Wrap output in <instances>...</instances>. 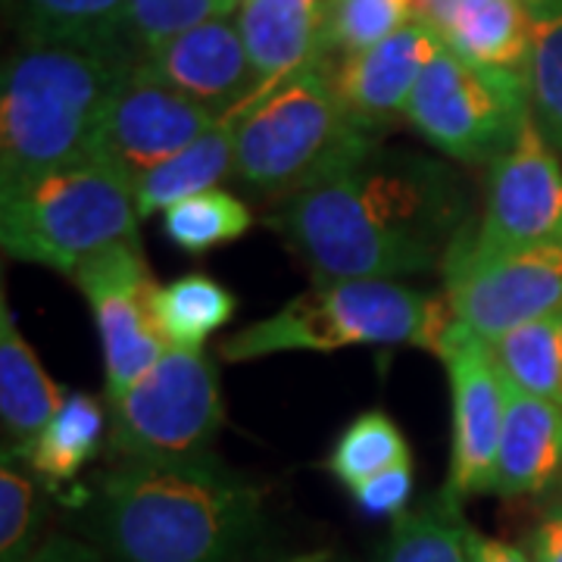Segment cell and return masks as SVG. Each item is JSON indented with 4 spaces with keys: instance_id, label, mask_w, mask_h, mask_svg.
I'll return each mask as SVG.
<instances>
[{
    "instance_id": "cell-1",
    "label": "cell",
    "mask_w": 562,
    "mask_h": 562,
    "mask_svg": "<svg viewBox=\"0 0 562 562\" xmlns=\"http://www.w3.org/2000/svg\"><path fill=\"white\" fill-rule=\"evenodd\" d=\"M269 225L316 279L397 281L441 269L469 220L465 191L443 162L375 147L284 198Z\"/></svg>"
},
{
    "instance_id": "cell-2",
    "label": "cell",
    "mask_w": 562,
    "mask_h": 562,
    "mask_svg": "<svg viewBox=\"0 0 562 562\" xmlns=\"http://www.w3.org/2000/svg\"><path fill=\"white\" fill-rule=\"evenodd\" d=\"M262 491L216 457L116 462L94 531L116 562H232L260 525Z\"/></svg>"
},
{
    "instance_id": "cell-3",
    "label": "cell",
    "mask_w": 562,
    "mask_h": 562,
    "mask_svg": "<svg viewBox=\"0 0 562 562\" xmlns=\"http://www.w3.org/2000/svg\"><path fill=\"white\" fill-rule=\"evenodd\" d=\"M138 60L132 44L20 41L0 76V188L91 157Z\"/></svg>"
},
{
    "instance_id": "cell-4",
    "label": "cell",
    "mask_w": 562,
    "mask_h": 562,
    "mask_svg": "<svg viewBox=\"0 0 562 562\" xmlns=\"http://www.w3.org/2000/svg\"><path fill=\"white\" fill-rule=\"evenodd\" d=\"M453 325L447 297L391 279H316L266 319L225 338V362L276 353H335L344 347H419L438 357Z\"/></svg>"
},
{
    "instance_id": "cell-5",
    "label": "cell",
    "mask_w": 562,
    "mask_h": 562,
    "mask_svg": "<svg viewBox=\"0 0 562 562\" xmlns=\"http://www.w3.org/2000/svg\"><path fill=\"white\" fill-rule=\"evenodd\" d=\"M235 116V176L260 194L294 198L319 181L350 169L379 144L347 113L331 69L316 63L257 101H244Z\"/></svg>"
},
{
    "instance_id": "cell-6",
    "label": "cell",
    "mask_w": 562,
    "mask_h": 562,
    "mask_svg": "<svg viewBox=\"0 0 562 562\" xmlns=\"http://www.w3.org/2000/svg\"><path fill=\"white\" fill-rule=\"evenodd\" d=\"M138 225L135 181L98 157L0 188L3 254L69 279L106 247L140 241Z\"/></svg>"
},
{
    "instance_id": "cell-7",
    "label": "cell",
    "mask_w": 562,
    "mask_h": 562,
    "mask_svg": "<svg viewBox=\"0 0 562 562\" xmlns=\"http://www.w3.org/2000/svg\"><path fill=\"white\" fill-rule=\"evenodd\" d=\"M110 460H184L216 441L225 403L216 362L203 350L166 347L138 382L106 401Z\"/></svg>"
},
{
    "instance_id": "cell-8",
    "label": "cell",
    "mask_w": 562,
    "mask_h": 562,
    "mask_svg": "<svg viewBox=\"0 0 562 562\" xmlns=\"http://www.w3.org/2000/svg\"><path fill=\"white\" fill-rule=\"evenodd\" d=\"M528 79L443 47L422 72L403 120L450 160L494 162L531 120Z\"/></svg>"
},
{
    "instance_id": "cell-9",
    "label": "cell",
    "mask_w": 562,
    "mask_h": 562,
    "mask_svg": "<svg viewBox=\"0 0 562 562\" xmlns=\"http://www.w3.org/2000/svg\"><path fill=\"white\" fill-rule=\"evenodd\" d=\"M543 244H562V162L531 116L516 144L491 162L482 220L462 228L443 266L484 262Z\"/></svg>"
},
{
    "instance_id": "cell-10",
    "label": "cell",
    "mask_w": 562,
    "mask_h": 562,
    "mask_svg": "<svg viewBox=\"0 0 562 562\" xmlns=\"http://www.w3.org/2000/svg\"><path fill=\"white\" fill-rule=\"evenodd\" d=\"M72 281L88 301L103 353V397L116 401L166 353L154 325L157 281L144 260L140 241H122L85 260Z\"/></svg>"
},
{
    "instance_id": "cell-11",
    "label": "cell",
    "mask_w": 562,
    "mask_h": 562,
    "mask_svg": "<svg viewBox=\"0 0 562 562\" xmlns=\"http://www.w3.org/2000/svg\"><path fill=\"white\" fill-rule=\"evenodd\" d=\"M438 360L450 379V469L443 497L460 506L469 497L491 494L501 453L506 379L491 344L479 341L457 322L443 338Z\"/></svg>"
},
{
    "instance_id": "cell-12",
    "label": "cell",
    "mask_w": 562,
    "mask_h": 562,
    "mask_svg": "<svg viewBox=\"0 0 562 562\" xmlns=\"http://www.w3.org/2000/svg\"><path fill=\"white\" fill-rule=\"evenodd\" d=\"M441 272L453 322L484 344L562 310V244L484 262H447Z\"/></svg>"
},
{
    "instance_id": "cell-13",
    "label": "cell",
    "mask_w": 562,
    "mask_h": 562,
    "mask_svg": "<svg viewBox=\"0 0 562 562\" xmlns=\"http://www.w3.org/2000/svg\"><path fill=\"white\" fill-rule=\"evenodd\" d=\"M222 116L225 113L144 76L135 66L103 116L91 157L138 181L206 135Z\"/></svg>"
},
{
    "instance_id": "cell-14",
    "label": "cell",
    "mask_w": 562,
    "mask_h": 562,
    "mask_svg": "<svg viewBox=\"0 0 562 562\" xmlns=\"http://www.w3.org/2000/svg\"><path fill=\"white\" fill-rule=\"evenodd\" d=\"M443 38L425 22L413 20L382 44L341 57L331 69L335 91L347 113L366 132H382L403 120L406 103L413 98L422 72L441 54Z\"/></svg>"
},
{
    "instance_id": "cell-15",
    "label": "cell",
    "mask_w": 562,
    "mask_h": 562,
    "mask_svg": "<svg viewBox=\"0 0 562 562\" xmlns=\"http://www.w3.org/2000/svg\"><path fill=\"white\" fill-rule=\"evenodd\" d=\"M138 69L220 113H232L257 88L241 29L232 16L201 22L150 47L140 54Z\"/></svg>"
},
{
    "instance_id": "cell-16",
    "label": "cell",
    "mask_w": 562,
    "mask_h": 562,
    "mask_svg": "<svg viewBox=\"0 0 562 562\" xmlns=\"http://www.w3.org/2000/svg\"><path fill=\"white\" fill-rule=\"evenodd\" d=\"M235 16L257 79L247 101L325 63V0H241Z\"/></svg>"
},
{
    "instance_id": "cell-17",
    "label": "cell",
    "mask_w": 562,
    "mask_h": 562,
    "mask_svg": "<svg viewBox=\"0 0 562 562\" xmlns=\"http://www.w3.org/2000/svg\"><path fill=\"white\" fill-rule=\"evenodd\" d=\"M506 379V375H503ZM562 475V406L525 394L506 382L501 453L491 494H541Z\"/></svg>"
},
{
    "instance_id": "cell-18",
    "label": "cell",
    "mask_w": 562,
    "mask_h": 562,
    "mask_svg": "<svg viewBox=\"0 0 562 562\" xmlns=\"http://www.w3.org/2000/svg\"><path fill=\"white\" fill-rule=\"evenodd\" d=\"M66 391L47 375L32 344L22 338L7 297L0 301V425L3 453L25 457V450L54 419Z\"/></svg>"
},
{
    "instance_id": "cell-19",
    "label": "cell",
    "mask_w": 562,
    "mask_h": 562,
    "mask_svg": "<svg viewBox=\"0 0 562 562\" xmlns=\"http://www.w3.org/2000/svg\"><path fill=\"white\" fill-rule=\"evenodd\" d=\"M232 172H235V116L225 113L206 135L135 181L140 222L150 220L154 213H166L169 206L194 194L220 188V181Z\"/></svg>"
},
{
    "instance_id": "cell-20",
    "label": "cell",
    "mask_w": 562,
    "mask_h": 562,
    "mask_svg": "<svg viewBox=\"0 0 562 562\" xmlns=\"http://www.w3.org/2000/svg\"><path fill=\"white\" fill-rule=\"evenodd\" d=\"M110 431L106 406L91 394H66L54 419L44 425L22 460L47 491H60L101 453Z\"/></svg>"
},
{
    "instance_id": "cell-21",
    "label": "cell",
    "mask_w": 562,
    "mask_h": 562,
    "mask_svg": "<svg viewBox=\"0 0 562 562\" xmlns=\"http://www.w3.org/2000/svg\"><path fill=\"white\" fill-rule=\"evenodd\" d=\"M154 325L166 347L203 350L220 328L235 319L238 297L206 272H188L154 291Z\"/></svg>"
},
{
    "instance_id": "cell-22",
    "label": "cell",
    "mask_w": 562,
    "mask_h": 562,
    "mask_svg": "<svg viewBox=\"0 0 562 562\" xmlns=\"http://www.w3.org/2000/svg\"><path fill=\"white\" fill-rule=\"evenodd\" d=\"M20 41L132 44L128 0H7Z\"/></svg>"
},
{
    "instance_id": "cell-23",
    "label": "cell",
    "mask_w": 562,
    "mask_h": 562,
    "mask_svg": "<svg viewBox=\"0 0 562 562\" xmlns=\"http://www.w3.org/2000/svg\"><path fill=\"white\" fill-rule=\"evenodd\" d=\"M531 25L525 0H482L450 32H443V44L465 60L525 72Z\"/></svg>"
},
{
    "instance_id": "cell-24",
    "label": "cell",
    "mask_w": 562,
    "mask_h": 562,
    "mask_svg": "<svg viewBox=\"0 0 562 562\" xmlns=\"http://www.w3.org/2000/svg\"><path fill=\"white\" fill-rule=\"evenodd\" d=\"M491 350L506 382L562 406V310L506 331Z\"/></svg>"
},
{
    "instance_id": "cell-25",
    "label": "cell",
    "mask_w": 562,
    "mask_h": 562,
    "mask_svg": "<svg viewBox=\"0 0 562 562\" xmlns=\"http://www.w3.org/2000/svg\"><path fill=\"white\" fill-rule=\"evenodd\" d=\"M254 228L250 206L232 191L210 188L162 213V235L181 254L201 257L216 247L235 244Z\"/></svg>"
},
{
    "instance_id": "cell-26",
    "label": "cell",
    "mask_w": 562,
    "mask_h": 562,
    "mask_svg": "<svg viewBox=\"0 0 562 562\" xmlns=\"http://www.w3.org/2000/svg\"><path fill=\"white\" fill-rule=\"evenodd\" d=\"M465 528L460 506L441 494L394 519L379 562H472Z\"/></svg>"
},
{
    "instance_id": "cell-27",
    "label": "cell",
    "mask_w": 562,
    "mask_h": 562,
    "mask_svg": "<svg viewBox=\"0 0 562 562\" xmlns=\"http://www.w3.org/2000/svg\"><path fill=\"white\" fill-rule=\"evenodd\" d=\"M409 460L413 453L397 422L382 409H366L338 435V441L325 460V469L350 491L384 469Z\"/></svg>"
},
{
    "instance_id": "cell-28",
    "label": "cell",
    "mask_w": 562,
    "mask_h": 562,
    "mask_svg": "<svg viewBox=\"0 0 562 562\" xmlns=\"http://www.w3.org/2000/svg\"><path fill=\"white\" fill-rule=\"evenodd\" d=\"M531 54L525 66L531 113L550 147L562 154V0L531 10Z\"/></svg>"
},
{
    "instance_id": "cell-29",
    "label": "cell",
    "mask_w": 562,
    "mask_h": 562,
    "mask_svg": "<svg viewBox=\"0 0 562 562\" xmlns=\"http://www.w3.org/2000/svg\"><path fill=\"white\" fill-rule=\"evenodd\" d=\"M41 491L35 472L3 453L0 460V562H29L38 553Z\"/></svg>"
},
{
    "instance_id": "cell-30",
    "label": "cell",
    "mask_w": 562,
    "mask_h": 562,
    "mask_svg": "<svg viewBox=\"0 0 562 562\" xmlns=\"http://www.w3.org/2000/svg\"><path fill=\"white\" fill-rule=\"evenodd\" d=\"M413 22L409 0H325V50H369Z\"/></svg>"
},
{
    "instance_id": "cell-31",
    "label": "cell",
    "mask_w": 562,
    "mask_h": 562,
    "mask_svg": "<svg viewBox=\"0 0 562 562\" xmlns=\"http://www.w3.org/2000/svg\"><path fill=\"white\" fill-rule=\"evenodd\" d=\"M241 10V0H128L125 35L138 54L210 20H225Z\"/></svg>"
},
{
    "instance_id": "cell-32",
    "label": "cell",
    "mask_w": 562,
    "mask_h": 562,
    "mask_svg": "<svg viewBox=\"0 0 562 562\" xmlns=\"http://www.w3.org/2000/svg\"><path fill=\"white\" fill-rule=\"evenodd\" d=\"M413 484H416V475H413V460H409L350 487V497L366 516H401L413 497Z\"/></svg>"
},
{
    "instance_id": "cell-33",
    "label": "cell",
    "mask_w": 562,
    "mask_h": 562,
    "mask_svg": "<svg viewBox=\"0 0 562 562\" xmlns=\"http://www.w3.org/2000/svg\"><path fill=\"white\" fill-rule=\"evenodd\" d=\"M482 0H413V20L431 25L443 38V32H450Z\"/></svg>"
},
{
    "instance_id": "cell-34",
    "label": "cell",
    "mask_w": 562,
    "mask_h": 562,
    "mask_svg": "<svg viewBox=\"0 0 562 562\" xmlns=\"http://www.w3.org/2000/svg\"><path fill=\"white\" fill-rule=\"evenodd\" d=\"M465 541H469V557L472 562H535L531 553L516 547V543H506L501 538H487L482 531H475L472 525L465 528Z\"/></svg>"
},
{
    "instance_id": "cell-35",
    "label": "cell",
    "mask_w": 562,
    "mask_h": 562,
    "mask_svg": "<svg viewBox=\"0 0 562 562\" xmlns=\"http://www.w3.org/2000/svg\"><path fill=\"white\" fill-rule=\"evenodd\" d=\"M528 553L535 562H562V509H553L528 538Z\"/></svg>"
},
{
    "instance_id": "cell-36",
    "label": "cell",
    "mask_w": 562,
    "mask_h": 562,
    "mask_svg": "<svg viewBox=\"0 0 562 562\" xmlns=\"http://www.w3.org/2000/svg\"><path fill=\"white\" fill-rule=\"evenodd\" d=\"M29 562H103V557L88 547V543L76 541V538H66V535H54L41 543L38 553Z\"/></svg>"
},
{
    "instance_id": "cell-37",
    "label": "cell",
    "mask_w": 562,
    "mask_h": 562,
    "mask_svg": "<svg viewBox=\"0 0 562 562\" xmlns=\"http://www.w3.org/2000/svg\"><path fill=\"white\" fill-rule=\"evenodd\" d=\"M284 562H347V560L335 557V553H328V550H319V553H303V557H294V560H284Z\"/></svg>"
},
{
    "instance_id": "cell-38",
    "label": "cell",
    "mask_w": 562,
    "mask_h": 562,
    "mask_svg": "<svg viewBox=\"0 0 562 562\" xmlns=\"http://www.w3.org/2000/svg\"><path fill=\"white\" fill-rule=\"evenodd\" d=\"M528 3V10H541V7H547L550 0H525Z\"/></svg>"
},
{
    "instance_id": "cell-39",
    "label": "cell",
    "mask_w": 562,
    "mask_h": 562,
    "mask_svg": "<svg viewBox=\"0 0 562 562\" xmlns=\"http://www.w3.org/2000/svg\"><path fill=\"white\" fill-rule=\"evenodd\" d=\"M560 509H562V491H560Z\"/></svg>"
},
{
    "instance_id": "cell-40",
    "label": "cell",
    "mask_w": 562,
    "mask_h": 562,
    "mask_svg": "<svg viewBox=\"0 0 562 562\" xmlns=\"http://www.w3.org/2000/svg\"><path fill=\"white\" fill-rule=\"evenodd\" d=\"M409 3H413V0H409Z\"/></svg>"
}]
</instances>
